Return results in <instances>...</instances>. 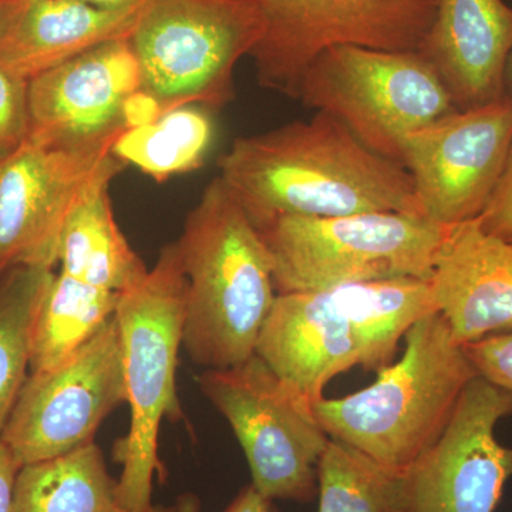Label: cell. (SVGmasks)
<instances>
[{"label":"cell","instance_id":"obj_15","mask_svg":"<svg viewBox=\"0 0 512 512\" xmlns=\"http://www.w3.org/2000/svg\"><path fill=\"white\" fill-rule=\"evenodd\" d=\"M429 282L457 345L512 332V242L477 218L444 227Z\"/></svg>","mask_w":512,"mask_h":512},{"label":"cell","instance_id":"obj_17","mask_svg":"<svg viewBox=\"0 0 512 512\" xmlns=\"http://www.w3.org/2000/svg\"><path fill=\"white\" fill-rule=\"evenodd\" d=\"M255 355L312 404L333 377L362 366L355 332L329 289L278 293Z\"/></svg>","mask_w":512,"mask_h":512},{"label":"cell","instance_id":"obj_11","mask_svg":"<svg viewBox=\"0 0 512 512\" xmlns=\"http://www.w3.org/2000/svg\"><path fill=\"white\" fill-rule=\"evenodd\" d=\"M512 146V93L454 110L413 131L402 164L412 175L424 217L440 227L480 217Z\"/></svg>","mask_w":512,"mask_h":512},{"label":"cell","instance_id":"obj_22","mask_svg":"<svg viewBox=\"0 0 512 512\" xmlns=\"http://www.w3.org/2000/svg\"><path fill=\"white\" fill-rule=\"evenodd\" d=\"M121 295L56 272L33 326L29 373L53 369L86 345L114 318Z\"/></svg>","mask_w":512,"mask_h":512},{"label":"cell","instance_id":"obj_14","mask_svg":"<svg viewBox=\"0 0 512 512\" xmlns=\"http://www.w3.org/2000/svg\"><path fill=\"white\" fill-rule=\"evenodd\" d=\"M141 89L128 37L107 40L29 82L28 140L62 147L116 143L124 104Z\"/></svg>","mask_w":512,"mask_h":512},{"label":"cell","instance_id":"obj_8","mask_svg":"<svg viewBox=\"0 0 512 512\" xmlns=\"http://www.w3.org/2000/svg\"><path fill=\"white\" fill-rule=\"evenodd\" d=\"M197 383L234 431L259 493L296 503L318 497V466L330 437L301 392L258 355L205 370Z\"/></svg>","mask_w":512,"mask_h":512},{"label":"cell","instance_id":"obj_1","mask_svg":"<svg viewBox=\"0 0 512 512\" xmlns=\"http://www.w3.org/2000/svg\"><path fill=\"white\" fill-rule=\"evenodd\" d=\"M218 165L255 227L284 215L402 212L424 217L409 171L370 150L323 111L311 120L238 137Z\"/></svg>","mask_w":512,"mask_h":512},{"label":"cell","instance_id":"obj_23","mask_svg":"<svg viewBox=\"0 0 512 512\" xmlns=\"http://www.w3.org/2000/svg\"><path fill=\"white\" fill-rule=\"evenodd\" d=\"M214 136L211 117L200 106H184L167 111L147 126L124 130L111 153L157 183H164L174 175L202 167Z\"/></svg>","mask_w":512,"mask_h":512},{"label":"cell","instance_id":"obj_21","mask_svg":"<svg viewBox=\"0 0 512 512\" xmlns=\"http://www.w3.org/2000/svg\"><path fill=\"white\" fill-rule=\"evenodd\" d=\"M117 480L96 444L26 464L16 478L13 512H124Z\"/></svg>","mask_w":512,"mask_h":512},{"label":"cell","instance_id":"obj_19","mask_svg":"<svg viewBox=\"0 0 512 512\" xmlns=\"http://www.w3.org/2000/svg\"><path fill=\"white\" fill-rule=\"evenodd\" d=\"M126 165L97 178L64 224L59 272L84 284L124 293L143 281L148 269L130 247L114 217L110 185Z\"/></svg>","mask_w":512,"mask_h":512},{"label":"cell","instance_id":"obj_34","mask_svg":"<svg viewBox=\"0 0 512 512\" xmlns=\"http://www.w3.org/2000/svg\"><path fill=\"white\" fill-rule=\"evenodd\" d=\"M124 512H133V511H124ZM136 512H174V505H171V507H165V505H150V507L146 508V510L143 511H136Z\"/></svg>","mask_w":512,"mask_h":512},{"label":"cell","instance_id":"obj_24","mask_svg":"<svg viewBox=\"0 0 512 512\" xmlns=\"http://www.w3.org/2000/svg\"><path fill=\"white\" fill-rule=\"evenodd\" d=\"M56 272L18 266L0 275V431L29 376L33 326Z\"/></svg>","mask_w":512,"mask_h":512},{"label":"cell","instance_id":"obj_27","mask_svg":"<svg viewBox=\"0 0 512 512\" xmlns=\"http://www.w3.org/2000/svg\"><path fill=\"white\" fill-rule=\"evenodd\" d=\"M463 349L478 376L512 392V332L487 336Z\"/></svg>","mask_w":512,"mask_h":512},{"label":"cell","instance_id":"obj_16","mask_svg":"<svg viewBox=\"0 0 512 512\" xmlns=\"http://www.w3.org/2000/svg\"><path fill=\"white\" fill-rule=\"evenodd\" d=\"M456 110L501 99L512 56V6L504 0H437L419 52Z\"/></svg>","mask_w":512,"mask_h":512},{"label":"cell","instance_id":"obj_18","mask_svg":"<svg viewBox=\"0 0 512 512\" xmlns=\"http://www.w3.org/2000/svg\"><path fill=\"white\" fill-rule=\"evenodd\" d=\"M138 5L107 9L82 0H0V64L30 82L100 43L130 36Z\"/></svg>","mask_w":512,"mask_h":512},{"label":"cell","instance_id":"obj_5","mask_svg":"<svg viewBox=\"0 0 512 512\" xmlns=\"http://www.w3.org/2000/svg\"><path fill=\"white\" fill-rule=\"evenodd\" d=\"M252 0H141L128 42L141 90L163 113L220 109L234 99V72L264 35Z\"/></svg>","mask_w":512,"mask_h":512},{"label":"cell","instance_id":"obj_2","mask_svg":"<svg viewBox=\"0 0 512 512\" xmlns=\"http://www.w3.org/2000/svg\"><path fill=\"white\" fill-rule=\"evenodd\" d=\"M175 244L187 276L185 352L207 370L247 362L276 298L272 261L220 175L202 191Z\"/></svg>","mask_w":512,"mask_h":512},{"label":"cell","instance_id":"obj_29","mask_svg":"<svg viewBox=\"0 0 512 512\" xmlns=\"http://www.w3.org/2000/svg\"><path fill=\"white\" fill-rule=\"evenodd\" d=\"M163 114V109H161L158 101L140 89L131 94L126 104H124V126H126V130L147 126V124L160 119Z\"/></svg>","mask_w":512,"mask_h":512},{"label":"cell","instance_id":"obj_31","mask_svg":"<svg viewBox=\"0 0 512 512\" xmlns=\"http://www.w3.org/2000/svg\"><path fill=\"white\" fill-rule=\"evenodd\" d=\"M222 512H281L275 501L264 497L254 485L249 484L239 491L237 497L231 501Z\"/></svg>","mask_w":512,"mask_h":512},{"label":"cell","instance_id":"obj_9","mask_svg":"<svg viewBox=\"0 0 512 512\" xmlns=\"http://www.w3.org/2000/svg\"><path fill=\"white\" fill-rule=\"evenodd\" d=\"M264 18L252 50L259 86L298 100L313 60L336 46L419 52L437 0H252Z\"/></svg>","mask_w":512,"mask_h":512},{"label":"cell","instance_id":"obj_26","mask_svg":"<svg viewBox=\"0 0 512 512\" xmlns=\"http://www.w3.org/2000/svg\"><path fill=\"white\" fill-rule=\"evenodd\" d=\"M29 134V82L0 64V164L25 146Z\"/></svg>","mask_w":512,"mask_h":512},{"label":"cell","instance_id":"obj_33","mask_svg":"<svg viewBox=\"0 0 512 512\" xmlns=\"http://www.w3.org/2000/svg\"><path fill=\"white\" fill-rule=\"evenodd\" d=\"M82 2L90 3V5L100 6L107 9H124L136 6L141 0H82Z\"/></svg>","mask_w":512,"mask_h":512},{"label":"cell","instance_id":"obj_12","mask_svg":"<svg viewBox=\"0 0 512 512\" xmlns=\"http://www.w3.org/2000/svg\"><path fill=\"white\" fill-rule=\"evenodd\" d=\"M510 416L512 392L474 377L439 439L404 471V512H494L512 478V446L495 429Z\"/></svg>","mask_w":512,"mask_h":512},{"label":"cell","instance_id":"obj_28","mask_svg":"<svg viewBox=\"0 0 512 512\" xmlns=\"http://www.w3.org/2000/svg\"><path fill=\"white\" fill-rule=\"evenodd\" d=\"M477 220L488 234L512 242V146L503 174Z\"/></svg>","mask_w":512,"mask_h":512},{"label":"cell","instance_id":"obj_25","mask_svg":"<svg viewBox=\"0 0 512 512\" xmlns=\"http://www.w3.org/2000/svg\"><path fill=\"white\" fill-rule=\"evenodd\" d=\"M403 474L330 439L318 466V512H404Z\"/></svg>","mask_w":512,"mask_h":512},{"label":"cell","instance_id":"obj_13","mask_svg":"<svg viewBox=\"0 0 512 512\" xmlns=\"http://www.w3.org/2000/svg\"><path fill=\"white\" fill-rule=\"evenodd\" d=\"M113 146L28 140L0 164V275L18 266L56 268L70 212L100 175L124 164Z\"/></svg>","mask_w":512,"mask_h":512},{"label":"cell","instance_id":"obj_4","mask_svg":"<svg viewBox=\"0 0 512 512\" xmlns=\"http://www.w3.org/2000/svg\"><path fill=\"white\" fill-rule=\"evenodd\" d=\"M185 313L187 276L174 241L161 249L143 281L121 295L114 315L131 412L127 436L114 448L121 466L117 497L126 511L153 505L154 476H165L158 456L161 421L183 417L175 376Z\"/></svg>","mask_w":512,"mask_h":512},{"label":"cell","instance_id":"obj_10","mask_svg":"<svg viewBox=\"0 0 512 512\" xmlns=\"http://www.w3.org/2000/svg\"><path fill=\"white\" fill-rule=\"evenodd\" d=\"M126 402L116 319L53 369L29 373L0 439L20 466L93 443L101 423Z\"/></svg>","mask_w":512,"mask_h":512},{"label":"cell","instance_id":"obj_7","mask_svg":"<svg viewBox=\"0 0 512 512\" xmlns=\"http://www.w3.org/2000/svg\"><path fill=\"white\" fill-rule=\"evenodd\" d=\"M298 100L335 117L370 150L400 164L410 133L456 110L420 53L356 46L320 53L303 74Z\"/></svg>","mask_w":512,"mask_h":512},{"label":"cell","instance_id":"obj_32","mask_svg":"<svg viewBox=\"0 0 512 512\" xmlns=\"http://www.w3.org/2000/svg\"><path fill=\"white\" fill-rule=\"evenodd\" d=\"M201 503L197 495L187 493L178 497L174 504V512H200Z\"/></svg>","mask_w":512,"mask_h":512},{"label":"cell","instance_id":"obj_30","mask_svg":"<svg viewBox=\"0 0 512 512\" xmlns=\"http://www.w3.org/2000/svg\"><path fill=\"white\" fill-rule=\"evenodd\" d=\"M22 468L0 439V512H13L16 478Z\"/></svg>","mask_w":512,"mask_h":512},{"label":"cell","instance_id":"obj_35","mask_svg":"<svg viewBox=\"0 0 512 512\" xmlns=\"http://www.w3.org/2000/svg\"><path fill=\"white\" fill-rule=\"evenodd\" d=\"M508 72H510V76H511V86H512V56H511L510 64H508ZM511 93H512V92H511Z\"/></svg>","mask_w":512,"mask_h":512},{"label":"cell","instance_id":"obj_3","mask_svg":"<svg viewBox=\"0 0 512 512\" xmlns=\"http://www.w3.org/2000/svg\"><path fill=\"white\" fill-rule=\"evenodd\" d=\"M404 340L402 359L380 369L375 383L313 404L330 439L399 473L436 443L467 384L478 376L439 312L420 319Z\"/></svg>","mask_w":512,"mask_h":512},{"label":"cell","instance_id":"obj_6","mask_svg":"<svg viewBox=\"0 0 512 512\" xmlns=\"http://www.w3.org/2000/svg\"><path fill=\"white\" fill-rule=\"evenodd\" d=\"M278 293L326 291L379 279L430 281L444 227L402 212L276 217L255 227Z\"/></svg>","mask_w":512,"mask_h":512},{"label":"cell","instance_id":"obj_20","mask_svg":"<svg viewBox=\"0 0 512 512\" xmlns=\"http://www.w3.org/2000/svg\"><path fill=\"white\" fill-rule=\"evenodd\" d=\"M329 291L355 332L362 367L375 372L392 365L400 340L420 319L437 312L430 282L423 279H379Z\"/></svg>","mask_w":512,"mask_h":512}]
</instances>
